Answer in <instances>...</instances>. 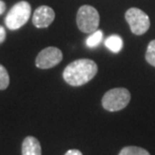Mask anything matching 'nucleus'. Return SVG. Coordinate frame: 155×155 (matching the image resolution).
I'll use <instances>...</instances> for the list:
<instances>
[{"label": "nucleus", "instance_id": "nucleus-2", "mask_svg": "<svg viewBox=\"0 0 155 155\" xmlns=\"http://www.w3.org/2000/svg\"><path fill=\"white\" fill-rule=\"evenodd\" d=\"M31 14V6L26 1H19L14 4L5 16V25L10 30L22 27L28 21Z\"/></svg>", "mask_w": 155, "mask_h": 155}, {"label": "nucleus", "instance_id": "nucleus-1", "mask_svg": "<svg viewBox=\"0 0 155 155\" xmlns=\"http://www.w3.org/2000/svg\"><path fill=\"white\" fill-rule=\"evenodd\" d=\"M98 72V66L94 61L89 58L77 60L64 71V80L73 87H80L89 83Z\"/></svg>", "mask_w": 155, "mask_h": 155}, {"label": "nucleus", "instance_id": "nucleus-14", "mask_svg": "<svg viewBox=\"0 0 155 155\" xmlns=\"http://www.w3.org/2000/svg\"><path fill=\"white\" fill-rule=\"evenodd\" d=\"M6 38V31H5V28L3 26L0 25V45L4 41Z\"/></svg>", "mask_w": 155, "mask_h": 155}, {"label": "nucleus", "instance_id": "nucleus-5", "mask_svg": "<svg viewBox=\"0 0 155 155\" xmlns=\"http://www.w3.org/2000/svg\"><path fill=\"white\" fill-rule=\"evenodd\" d=\"M125 19L128 22L131 31L136 35H144L149 29L150 20L148 15L141 9L132 7L125 13Z\"/></svg>", "mask_w": 155, "mask_h": 155}, {"label": "nucleus", "instance_id": "nucleus-12", "mask_svg": "<svg viewBox=\"0 0 155 155\" xmlns=\"http://www.w3.org/2000/svg\"><path fill=\"white\" fill-rule=\"evenodd\" d=\"M9 83H10V79H9L7 70L0 64V90H5L8 88Z\"/></svg>", "mask_w": 155, "mask_h": 155}, {"label": "nucleus", "instance_id": "nucleus-4", "mask_svg": "<svg viewBox=\"0 0 155 155\" xmlns=\"http://www.w3.org/2000/svg\"><path fill=\"white\" fill-rule=\"evenodd\" d=\"M131 100V95L125 88H115L108 91L102 99L104 109L110 112H116L124 109Z\"/></svg>", "mask_w": 155, "mask_h": 155}, {"label": "nucleus", "instance_id": "nucleus-15", "mask_svg": "<svg viewBox=\"0 0 155 155\" xmlns=\"http://www.w3.org/2000/svg\"><path fill=\"white\" fill-rule=\"evenodd\" d=\"M64 155H83L82 152L78 149H71L69 151H67V153Z\"/></svg>", "mask_w": 155, "mask_h": 155}, {"label": "nucleus", "instance_id": "nucleus-6", "mask_svg": "<svg viewBox=\"0 0 155 155\" xmlns=\"http://www.w3.org/2000/svg\"><path fill=\"white\" fill-rule=\"evenodd\" d=\"M63 61V52L60 48L48 46L42 49L35 58V66L38 69L46 70L55 67Z\"/></svg>", "mask_w": 155, "mask_h": 155}, {"label": "nucleus", "instance_id": "nucleus-9", "mask_svg": "<svg viewBox=\"0 0 155 155\" xmlns=\"http://www.w3.org/2000/svg\"><path fill=\"white\" fill-rule=\"evenodd\" d=\"M105 45H106L111 51L118 54L123 48V40L119 35H110L109 38L105 40Z\"/></svg>", "mask_w": 155, "mask_h": 155}, {"label": "nucleus", "instance_id": "nucleus-13", "mask_svg": "<svg viewBox=\"0 0 155 155\" xmlns=\"http://www.w3.org/2000/svg\"><path fill=\"white\" fill-rule=\"evenodd\" d=\"M145 58L151 66L155 67V40L150 41L149 45H148Z\"/></svg>", "mask_w": 155, "mask_h": 155}, {"label": "nucleus", "instance_id": "nucleus-16", "mask_svg": "<svg viewBox=\"0 0 155 155\" xmlns=\"http://www.w3.org/2000/svg\"><path fill=\"white\" fill-rule=\"evenodd\" d=\"M6 10V4L4 1L0 0V15H2Z\"/></svg>", "mask_w": 155, "mask_h": 155}, {"label": "nucleus", "instance_id": "nucleus-7", "mask_svg": "<svg viewBox=\"0 0 155 155\" xmlns=\"http://www.w3.org/2000/svg\"><path fill=\"white\" fill-rule=\"evenodd\" d=\"M54 11L48 6H39L35 10L32 15V23L38 28H45L54 20Z\"/></svg>", "mask_w": 155, "mask_h": 155}, {"label": "nucleus", "instance_id": "nucleus-11", "mask_svg": "<svg viewBox=\"0 0 155 155\" xmlns=\"http://www.w3.org/2000/svg\"><path fill=\"white\" fill-rule=\"evenodd\" d=\"M102 39H103V32H102V30H96V31L91 33V35L87 38L86 45L89 48H95V46H97L102 41Z\"/></svg>", "mask_w": 155, "mask_h": 155}, {"label": "nucleus", "instance_id": "nucleus-10", "mask_svg": "<svg viewBox=\"0 0 155 155\" xmlns=\"http://www.w3.org/2000/svg\"><path fill=\"white\" fill-rule=\"evenodd\" d=\"M119 155H150L147 150L137 146H127L120 151Z\"/></svg>", "mask_w": 155, "mask_h": 155}, {"label": "nucleus", "instance_id": "nucleus-8", "mask_svg": "<svg viewBox=\"0 0 155 155\" xmlns=\"http://www.w3.org/2000/svg\"><path fill=\"white\" fill-rule=\"evenodd\" d=\"M21 153L22 155H41V146L39 141L33 136H27L22 142Z\"/></svg>", "mask_w": 155, "mask_h": 155}, {"label": "nucleus", "instance_id": "nucleus-3", "mask_svg": "<svg viewBox=\"0 0 155 155\" xmlns=\"http://www.w3.org/2000/svg\"><path fill=\"white\" fill-rule=\"evenodd\" d=\"M100 23V15L97 9L91 5L81 6L77 13V24L81 31L93 33L98 30Z\"/></svg>", "mask_w": 155, "mask_h": 155}]
</instances>
